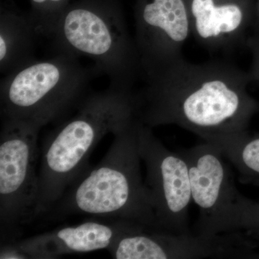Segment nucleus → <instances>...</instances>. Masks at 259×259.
I'll use <instances>...</instances> for the list:
<instances>
[{
  "instance_id": "1",
  "label": "nucleus",
  "mask_w": 259,
  "mask_h": 259,
  "mask_svg": "<svg viewBox=\"0 0 259 259\" xmlns=\"http://www.w3.org/2000/svg\"><path fill=\"white\" fill-rule=\"evenodd\" d=\"M248 72L222 61L193 64L182 58L136 93V117L148 127L175 125L200 139L247 131L259 102Z\"/></svg>"
},
{
  "instance_id": "3",
  "label": "nucleus",
  "mask_w": 259,
  "mask_h": 259,
  "mask_svg": "<svg viewBox=\"0 0 259 259\" xmlns=\"http://www.w3.org/2000/svg\"><path fill=\"white\" fill-rule=\"evenodd\" d=\"M113 136L102 161L75 181L47 214L59 219L84 214L123 220L158 230L141 175L137 118Z\"/></svg>"
},
{
  "instance_id": "14",
  "label": "nucleus",
  "mask_w": 259,
  "mask_h": 259,
  "mask_svg": "<svg viewBox=\"0 0 259 259\" xmlns=\"http://www.w3.org/2000/svg\"><path fill=\"white\" fill-rule=\"evenodd\" d=\"M214 145L233 163L241 182L259 185V134L239 133L210 135L202 139Z\"/></svg>"
},
{
  "instance_id": "8",
  "label": "nucleus",
  "mask_w": 259,
  "mask_h": 259,
  "mask_svg": "<svg viewBox=\"0 0 259 259\" xmlns=\"http://www.w3.org/2000/svg\"><path fill=\"white\" fill-rule=\"evenodd\" d=\"M138 136L140 156L146 169L145 184L151 195L158 230L191 233L189 208L192 197L187 161L180 151L168 150L152 128L139 120Z\"/></svg>"
},
{
  "instance_id": "18",
  "label": "nucleus",
  "mask_w": 259,
  "mask_h": 259,
  "mask_svg": "<svg viewBox=\"0 0 259 259\" xmlns=\"http://www.w3.org/2000/svg\"><path fill=\"white\" fill-rule=\"evenodd\" d=\"M253 33H259V0L253 10V23L251 25Z\"/></svg>"
},
{
  "instance_id": "11",
  "label": "nucleus",
  "mask_w": 259,
  "mask_h": 259,
  "mask_svg": "<svg viewBox=\"0 0 259 259\" xmlns=\"http://www.w3.org/2000/svg\"><path fill=\"white\" fill-rule=\"evenodd\" d=\"M131 221H88L2 245L0 258H56L61 255L108 249L116 238L135 224Z\"/></svg>"
},
{
  "instance_id": "19",
  "label": "nucleus",
  "mask_w": 259,
  "mask_h": 259,
  "mask_svg": "<svg viewBox=\"0 0 259 259\" xmlns=\"http://www.w3.org/2000/svg\"><path fill=\"white\" fill-rule=\"evenodd\" d=\"M248 258H252V259H259V253H250L249 255H248Z\"/></svg>"
},
{
  "instance_id": "5",
  "label": "nucleus",
  "mask_w": 259,
  "mask_h": 259,
  "mask_svg": "<svg viewBox=\"0 0 259 259\" xmlns=\"http://www.w3.org/2000/svg\"><path fill=\"white\" fill-rule=\"evenodd\" d=\"M97 75L95 66L84 67L67 54L35 59L2 80V120L25 121L42 128L76 110Z\"/></svg>"
},
{
  "instance_id": "7",
  "label": "nucleus",
  "mask_w": 259,
  "mask_h": 259,
  "mask_svg": "<svg viewBox=\"0 0 259 259\" xmlns=\"http://www.w3.org/2000/svg\"><path fill=\"white\" fill-rule=\"evenodd\" d=\"M258 246L259 231L199 235L139 225L116 238L107 250L117 259L247 258Z\"/></svg>"
},
{
  "instance_id": "6",
  "label": "nucleus",
  "mask_w": 259,
  "mask_h": 259,
  "mask_svg": "<svg viewBox=\"0 0 259 259\" xmlns=\"http://www.w3.org/2000/svg\"><path fill=\"white\" fill-rule=\"evenodd\" d=\"M41 127L21 120H3L0 134V225L2 235L38 216Z\"/></svg>"
},
{
  "instance_id": "15",
  "label": "nucleus",
  "mask_w": 259,
  "mask_h": 259,
  "mask_svg": "<svg viewBox=\"0 0 259 259\" xmlns=\"http://www.w3.org/2000/svg\"><path fill=\"white\" fill-rule=\"evenodd\" d=\"M30 20L39 37L51 39L71 0H30Z\"/></svg>"
},
{
  "instance_id": "4",
  "label": "nucleus",
  "mask_w": 259,
  "mask_h": 259,
  "mask_svg": "<svg viewBox=\"0 0 259 259\" xmlns=\"http://www.w3.org/2000/svg\"><path fill=\"white\" fill-rule=\"evenodd\" d=\"M56 54L88 57L110 85L133 90L141 76L134 37L120 0H76L61 15L51 37Z\"/></svg>"
},
{
  "instance_id": "10",
  "label": "nucleus",
  "mask_w": 259,
  "mask_h": 259,
  "mask_svg": "<svg viewBox=\"0 0 259 259\" xmlns=\"http://www.w3.org/2000/svg\"><path fill=\"white\" fill-rule=\"evenodd\" d=\"M180 153L188 165L192 200L199 209L194 233H226L232 207L240 192L226 158L216 146L205 141Z\"/></svg>"
},
{
  "instance_id": "17",
  "label": "nucleus",
  "mask_w": 259,
  "mask_h": 259,
  "mask_svg": "<svg viewBox=\"0 0 259 259\" xmlns=\"http://www.w3.org/2000/svg\"><path fill=\"white\" fill-rule=\"evenodd\" d=\"M245 45L252 54V63L248 71L250 81L259 83V33H253L247 38Z\"/></svg>"
},
{
  "instance_id": "13",
  "label": "nucleus",
  "mask_w": 259,
  "mask_h": 259,
  "mask_svg": "<svg viewBox=\"0 0 259 259\" xmlns=\"http://www.w3.org/2000/svg\"><path fill=\"white\" fill-rule=\"evenodd\" d=\"M38 35L29 13L5 3L0 9V71L5 75L35 57Z\"/></svg>"
},
{
  "instance_id": "2",
  "label": "nucleus",
  "mask_w": 259,
  "mask_h": 259,
  "mask_svg": "<svg viewBox=\"0 0 259 259\" xmlns=\"http://www.w3.org/2000/svg\"><path fill=\"white\" fill-rule=\"evenodd\" d=\"M136 93L109 85L89 94L76 112L51 131L42 144L37 214H47L66 190L90 168L89 160L107 134L136 118Z\"/></svg>"
},
{
  "instance_id": "16",
  "label": "nucleus",
  "mask_w": 259,
  "mask_h": 259,
  "mask_svg": "<svg viewBox=\"0 0 259 259\" xmlns=\"http://www.w3.org/2000/svg\"><path fill=\"white\" fill-rule=\"evenodd\" d=\"M250 230L259 231V202L238 194L232 207L226 232Z\"/></svg>"
},
{
  "instance_id": "9",
  "label": "nucleus",
  "mask_w": 259,
  "mask_h": 259,
  "mask_svg": "<svg viewBox=\"0 0 259 259\" xmlns=\"http://www.w3.org/2000/svg\"><path fill=\"white\" fill-rule=\"evenodd\" d=\"M134 15L141 76L147 81L183 58L190 15L185 0H136Z\"/></svg>"
},
{
  "instance_id": "12",
  "label": "nucleus",
  "mask_w": 259,
  "mask_h": 259,
  "mask_svg": "<svg viewBox=\"0 0 259 259\" xmlns=\"http://www.w3.org/2000/svg\"><path fill=\"white\" fill-rule=\"evenodd\" d=\"M192 35L210 52L233 50L246 41L253 18L252 0H185Z\"/></svg>"
}]
</instances>
